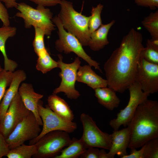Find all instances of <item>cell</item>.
<instances>
[{
    "instance_id": "obj_5",
    "label": "cell",
    "mask_w": 158,
    "mask_h": 158,
    "mask_svg": "<svg viewBox=\"0 0 158 158\" xmlns=\"http://www.w3.org/2000/svg\"><path fill=\"white\" fill-rule=\"evenodd\" d=\"M52 21L58 30L59 38L55 42L56 49L59 52L66 54L73 52L78 57L87 62L89 65L94 67L102 73L99 63L93 60L86 53L83 48V46L76 37L66 31L57 15L53 18Z\"/></svg>"
},
{
    "instance_id": "obj_38",
    "label": "cell",
    "mask_w": 158,
    "mask_h": 158,
    "mask_svg": "<svg viewBox=\"0 0 158 158\" xmlns=\"http://www.w3.org/2000/svg\"><path fill=\"white\" fill-rule=\"evenodd\" d=\"M3 69H2V68L1 67V65H0V72L1 71H2V70Z\"/></svg>"
},
{
    "instance_id": "obj_27",
    "label": "cell",
    "mask_w": 158,
    "mask_h": 158,
    "mask_svg": "<svg viewBox=\"0 0 158 158\" xmlns=\"http://www.w3.org/2000/svg\"><path fill=\"white\" fill-rule=\"evenodd\" d=\"M104 7L103 5L99 4L96 7H92L89 21V28L91 34L98 29L102 24L101 14Z\"/></svg>"
},
{
    "instance_id": "obj_15",
    "label": "cell",
    "mask_w": 158,
    "mask_h": 158,
    "mask_svg": "<svg viewBox=\"0 0 158 158\" xmlns=\"http://www.w3.org/2000/svg\"><path fill=\"white\" fill-rule=\"evenodd\" d=\"M111 136V143L107 158H114L116 155L120 158L128 154L127 149L130 140V130L128 127L120 130H114Z\"/></svg>"
},
{
    "instance_id": "obj_18",
    "label": "cell",
    "mask_w": 158,
    "mask_h": 158,
    "mask_svg": "<svg viewBox=\"0 0 158 158\" xmlns=\"http://www.w3.org/2000/svg\"><path fill=\"white\" fill-rule=\"evenodd\" d=\"M115 23L114 20L105 24L102 25L90 35L89 46L92 50L98 51L109 44L108 35L111 27Z\"/></svg>"
},
{
    "instance_id": "obj_24",
    "label": "cell",
    "mask_w": 158,
    "mask_h": 158,
    "mask_svg": "<svg viewBox=\"0 0 158 158\" xmlns=\"http://www.w3.org/2000/svg\"><path fill=\"white\" fill-rule=\"evenodd\" d=\"M37 56L36 68L42 73H46L58 67L57 62L51 58L47 50L40 53Z\"/></svg>"
},
{
    "instance_id": "obj_1",
    "label": "cell",
    "mask_w": 158,
    "mask_h": 158,
    "mask_svg": "<svg viewBox=\"0 0 158 158\" xmlns=\"http://www.w3.org/2000/svg\"><path fill=\"white\" fill-rule=\"evenodd\" d=\"M142 34L131 28L104 65L107 86L122 93L134 82L143 45Z\"/></svg>"
},
{
    "instance_id": "obj_9",
    "label": "cell",
    "mask_w": 158,
    "mask_h": 158,
    "mask_svg": "<svg viewBox=\"0 0 158 158\" xmlns=\"http://www.w3.org/2000/svg\"><path fill=\"white\" fill-rule=\"evenodd\" d=\"M80 120L83 128L81 138L86 148L94 147L109 150L111 145V135L101 130L92 118L87 114L82 113Z\"/></svg>"
},
{
    "instance_id": "obj_8",
    "label": "cell",
    "mask_w": 158,
    "mask_h": 158,
    "mask_svg": "<svg viewBox=\"0 0 158 158\" xmlns=\"http://www.w3.org/2000/svg\"><path fill=\"white\" fill-rule=\"evenodd\" d=\"M58 56V68L61 70L59 75L61 80L60 85L53 90V94H57L63 92L68 98L77 99L80 96L79 92L75 87L77 71L80 66L79 57H75L72 63H66L63 62L61 54H59Z\"/></svg>"
},
{
    "instance_id": "obj_12",
    "label": "cell",
    "mask_w": 158,
    "mask_h": 158,
    "mask_svg": "<svg viewBox=\"0 0 158 158\" xmlns=\"http://www.w3.org/2000/svg\"><path fill=\"white\" fill-rule=\"evenodd\" d=\"M30 112L25 107L18 92L0 122V133L6 139Z\"/></svg>"
},
{
    "instance_id": "obj_28",
    "label": "cell",
    "mask_w": 158,
    "mask_h": 158,
    "mask_svg": "<svg viewBox=\"0 0 158 158\" xmlns=\"http://www.w3.org/2000/svg\"><path fill=\"white\" fill-rule=\"evenodd\" d=\"M35 36L33 42L34 51L38 56L40 53L47 50L45 47L44 37L45 35L44 31L41 29L34 27Z\"/></svg>"
},
{
    "instance_id": "obj_25",
    "label": "cell",
    "mask_w": 158,
    "mask_h": 158,
    "mask_svg": "<svg viewBox=\"0 0 158 158\" xmlns=\"http://www.w3.org/2000/svg\"><path fill=\"white\" fill-rule=\"evenodd\" d=\"M141 56L151 63L158 64V40L148 39L143 49Z\"/></svg>"
},
{
    "instance_id": "obj_26",
    "label": "cell",
    "mask_w": 158,
    "mask_h": 158,
    "mask_svg": "<svg viewBox=\"0 0 158 158\" xmlns=\"http://www.w3.org/2000/svg\"><path fill=\"white\" fill-rule=\"evenodd\" d=\"M143 27L150 33L151 39L158 40V11L151 13L141 21Z\"/></svg>"
},
{
    "instance_id": "obj_13",
    "label": "cell",
    "mask_w": 158,
    "mask_h": 158,
    "mask_svg": "<svg viewBox=\"0 0 158 158\" xmlns=\"http://www.w3.org/2000/svg\"><path fill=\"white\" fill-rule=\"evenodd\" d=\"M134 82L149 95L158 91V64L149 62L141 56L138 62Z\"/></svg>"
},
{
    "instance_id": "obj_17",
    "label": "cell",
    "mask_w": 158,
    "mask_h": 158,
    "mask_svg": "<svg viewBox=\"0 0 158 158\" xmlns=\"http://www.w3.org/2000/svg\"><path fill=\"white\" fill-rule=\"evenodd\" d=\"M88 65L80 66L77 74L76 81L86 84L93 89L108 86L107 80L96 74Z\"/></svg>"
},
{
    "instance_id": "obj_22",
    "label": "cell",
    "mask_w": 158,
    "mask_h": 158,
    "mask_svg": "<svg viewBox=\"0 0 158 158\" xmlns=\"http://www.w3.org/2000/svg\"><path fill=\"white\" fill-rule=\"evenodd\" d=\"M86 149L81 138L78 140L73 138L67 147L54 158H77L80 157Z\"/></svg>"
},
{
    "instance_id": "obj_4",
    "label": "cell",
    "mask_w": 158,
    "mask_h": 158,
    "mask_svg": "<svg viewBox=\"0 0 158 158\" xmlns=\"http://www.w3.org/2000/svg\"><path fill=\"white\" fill-rule=\"evenodd\" d=\"M16 8L19 12L15 16L23 19L25 28L32 26L39 28L48 36L55 30V25L52 21L53 14L49 9L40 5L35 8L23 2L18 3Z\"/></svg>"
},
{
    "instance_id": "obj_37",
    "label": "cell",
    "mask_w": 158,
    "mask_h": 158,
    "mask_svg": "<svg viewBox=\"0 0 158 158\" xmlns=\"http://www.w3.org/2000/svg\"><path fill=\"white\" fill-rule=\"evenodd\" d=\"M17 0H0L1 2H3L5 6L7 8H9L14 7L16 8L18 3L16 2Z\"/></svg>"
},
{
    "instance_id": "obj_31",
    "label": "cell",
    "mask_w": 158,
    "mask_h": 158,
    "mask_svg": "<svg viewBox=\"0 0 158 158\" xmlns=\"http://www.w3.org/2000/svg\"><path fill=\"white\" fill-rule=\"evenodd\" d=\"M107 153L104 149L90 147L86 149L80 156L81 158H107Z\"/></svg>"
},
{
    "instance_id": "obj_30",
    "label": "cell",
    "mask_w": 158,
    "mask_h": 158,
    "mask_svg": "<svg viewBox=\"0 0 158 158\" xmlns=\"http://www.w3.org/2000/svg\"><path fill=\"white\" fill-rule=\"evenodd\" d=\"M12 72L3 69L0 72V103L6 90L10 85L13 76Z\"/></svg>"
},
{
    "instance_id": "obj_19",
    "label": "cell",
    "mask_w": 158,
    "mask_h": 158,
    "mask_svg": "<svg viewBox=\"0 0 158 158\" xmlns=\"http://www.w3.org/2000/svg\"><path fill=\"white\" fill-rule=\"evenodd\" d=\"M107 87L94 89L95 96L100 104L109 110L112 111L118 107L120 100L116 95V92Z\"/></svg>"
},
{
    "instance_id": "obj_21",
    "label": "cell",
    "mask_w": 158,
    "mask_h": 158,
    "mask_svg": "<svg viewBox=\"0 0 158 158\" xmlns=\"http://www.w3.org/2000/svg\"><path fill=\"white\" fill-rule=\"evenodd\" d=\"M48 106L56 114L66 120L73 121V112L68 103L56 94H52L47 98Z\"/></svg>"
},
{
    "instance_id": "obj_3",
    "label": "cell",
    "mask_w": 158,
    "mask_h": 158,
    "mask_svg": "<svg viewBox=\"0 0 158 158\" xmlns=\"http://www.w3.org/2000/svg\"><path fill=\"white\" fill-rule=\"evenodd\" d=\"M59 4L61 9L57 16L63 28L76 37L83 46H89L90 40V16L76 11L70 1L61 0Z\"/></svg>"
},
{
    "instance_id": "obj_6",
    "label": "cell",
    "mask_w": 158,
    "mask_h": 158,
    "mask_svg": "<svg viewBox=\"0 0 158 158\" xmlns=\"http://www.w3.org/2000/svg\"><path fill=\"white\" fill-rule=\"evenodd\" d=\"M38 111L42 122L43 128L38 136L29 140V145L35 144L41 137L50 132L60 130L68 133L74 132L77 128V124L63 118L54 113L46 105L42 106L40 100L38 105Z\"/></svg>"
},
{
    "instance_id": "obj_14",
    "label": "cell",
    "mask_w": 158,
    "mask_h": 158,
    "mask_svg": "<svg viewBox=\"0 0 158 158\" xmlns=\"http://www.w3.org/2000/svg\"><path fill=\"white\" fill-rule=\"evenodd\" d=\"M18 93L26 108L34 114L39 124L42 126V122L38 111L39 102L43 95L36 92L32 85L23 83L20 86Z\"/></svg>"
},
{
    "instance_id": "obj_34",
    "label": "cell",
    "mask_w": 158,
    "mask_h": 158,
    "mask_svg": "<svg viewBox=\"0 0 158 158\" xmlns=\"http://www.w3.org/2000/svg\"><path fill=\"white\" fill-rule=\"evenodd\" d=\"M10 149L6 140V139L0 133V158L6 156Z\"/></svg>"
},
{
    "instance_id": "obj_35",
    "label": "cell",
    "mask_w": 158,
    "mask_h": 158,
    "mask_svg": "<svg viewBox=\"0 0 158 158\" xmlns=\"http://www.w3.org/2000/svg\"><path fill=\"white\" fill-rule=\"evenodd\" d=\"M141 147L140 149L138 150L136 149H130V154L123 156L121 158H144V145Z\"/></svg>"
},
{
    "instance_id": "obj_33",
    "label": "cell",
    "mask_w": 158,
    "mask_h": 158,
    "mask_svg": "<svg viewBox=\"0 0 158 158\" xmlns=\"http://www.w3.org/2000/svg\"><path fill=\"white\" fill-rule=\"evenodd\" d=\"M9 18L7 8L0 1V19L2 22L3 26H9Z\"/></svg>"
},
{
    "instance_id": "obj_10",
    "label": "cell",
    "mask_w": 158,
    "mask_h": 158,
    "mask_svg": "<svg viewBox=\"0 0 158 158\" xmlns=\"http://www.w3.org/2000/svg\"><path fill=\"white\" fill-rule=\"evenodd\" d=\"M130 98L126 107L120 110L116 117L111 120L109 124L114 130L123 125L128 126L139 105L147 99L150 95L143 92L139 85L134 82L128 87Z\"/></svg>"
},
{
    "instance_id": "obj_11",
    "label": "cell",
    "mask_w": 158,
    "mask_h": 158,
    "mask_svg": "<svg viewBox=\"0 0 158 158\" xmlns=\"http://www.w3.org/2000/svg\"><path fill=\"white\" fill-rule=\"evenodd\" d=\"M40 126L34 114L30 111L6 139L10 149L36 138L41 130Z\"/></svg>"
},
{
    "instance_id": "obj_7",
    "label": "cell",
    "mask_w": 158,
    "mask_h": 158,
    "mask_svg": "<svg viewBox=\"0 0 158 158\" xmlns=\"http://www.w3.org/2000/svg\"><path fill=\"white\" fill-rule=\"evenodd\" d=\"M68 133L63 131L55 130L45 134L35 143L37 151L32 157L54 158L63 148L71 143L72 139Z\"/></svg>"
},
{
    "instance_id": "obj_16",
    "label": "cell",
    "mask_w": 158,
    "mask_h": 158,
    "mask_svg": "<svg viewBox=\"0 0 158 158\" xmlns=\"http://www.w3.org/2000/svg\"><path fill=\"white\" fill-rule=\"evenodd\" d=\"M26 78L25 71L18 70L13 72L11 83L6 90L0 103V122L3 119L13 99L18 92L20 83Z\"/></svg>"
},
{
    "instance_id": "obj_32",
    "label": "cell",
    "mask_w": 158,
    "mask_h": 158,
    "mask_svg": "<svg viewBox=\"0 0 158 158\" xmlns=\"http://www.w3.org/2000/svg\"><path fill=\"white\" fill-rule=\"evenodd\" d=\"M138 6L154 10L158 8V0H134Z\"/></svg>"
},
{
    "instance_id": "obj_29",
    "label": "cell",
    "mask_w": 158,
    "mask_h": 158,
    "mask_svg": "<svg viewBox=\"0 0 158 158\" xmlns=\"http://www.w3.org/2000/svg\"><path fill=\"white\" fill-rule=\"evenodd\" d=\"M143 145L144 158H158V137L149 140Z\"/></svg>"
},
{
    "instance_id": "obj_2",
    "label": "cell",
    "mask_w": 158,
    "mask_h": 158,
    "mask_svg": "<svg viewBox=\"0 0 158 158\" xmlns=\"http://www.w3.org/2000/svg\"><path fill=\"white\" fill-rule=\"evenodd\" d=\"M130 130V149L142 147L158 137V102L147 99L140 104L128 126Z\"/></svg>"
},
{
    "instance_id": "obj_36",
    "label": "cell",
    "mask_w": 158,
    "mask_h": 158,
    "mask_svg": "<svg viewBox=\"0 0 158 158\" xmlns=\"http://www.w3.org/2000/svg\"><path fill=\"white\" fill-rule=\"evenodd\" d=\"M37 5L45 6H51L60 4L61 0H29Z\"/></svg>"
},
{
    "instance_id": "obj_23",
    "label": "cell",
    "mask_w": 158,
    "mask_h": 158,
    "mask_svg": "<svg viewBox=\"0 0 158 158\" xmlns=\"http://www.w3.org/2000/svg\"><path fill=\"white\" fill-rule=\"evenodd\" d=\"M36 144L29 145L24 143L11 149L6 156L8 158H31L37 151Z\"/></svg>"
},
{
    "instance_id": "obj_20",
    "label": "cell",
    "mask_w": 158,
    "mask_h": 158,
    "mask_svg": "<svg viewBox=\"0 0 158 158\" xmlns=\"http://www.w3.org/2000/svg\"><path fill=\"white\" fill-rule=\"evenodd\" d=\"M16 28L15 27L4 26L0 28V51L4 59V68L7 71L13 72L18 66L15 61L8 58L6 54L5 44L7 40L13 37L16 34Z\"/></svg>"
}]
</instances>
